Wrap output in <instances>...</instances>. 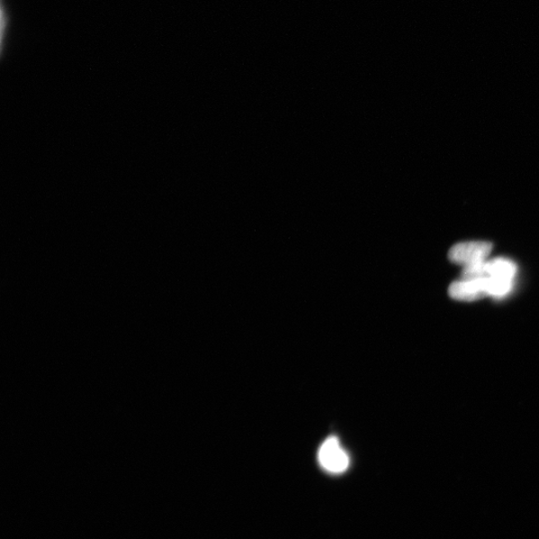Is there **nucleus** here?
I'll return each instance as SVG.
<instances>
[{
    "label": "nucleus",
    "instance_id": "nucleus-1",
    "mask_svg": "<svg viewBox=\"0 0 539 539\" xmlns=\"http://www.w3.org/2000/svg\"><path fill=\"white\" fill-rule=\"evenodd\" d=\"M491 251L492 245L489 242H463L453 247L449 257L452 262L468 267L472 265L486 262Z\"/></svg>",
    "mask_w": 539,
    "mask_h": 539
},
{
    "label": "nucleus",
    "instance_id": "nucleus-2",
    "mask_svg": "<svg viewBox=\"0 0 539 539\" xmlns=\"http://www.w3.org/2000/svg\"><path fill=\"white\" fill-rule=\"evenodd\" d=\"M319 462L322 467L332 473H342L348 470L350 458L337 437L331 436L319 447Z\"/></svg>",
    "mask_w": 539,
    "mask_h": 539
},
{
    "label": "nucleus",
    "instance_id": "nucleus-3",
    "mask_svg": "<svg viewBox=\"0 0 539 539\" xmlns=\"http://www.w3.org/2000/svg\"><path fill=\"white\" fill-rule=\"evenodd\" d=\"M489 277L454 282L450 286V296L458 301H474L488 295Z\"/></svg>",
    "mask_w": 539,
    "mask_h": 539
},
{
    "label": "nucleus",
    "instance_id": "nucleus-4",
    "mask_svg": "<svg viewBox=\"0 0 539 539\" xmlns=\"http://www.w3.org/2000/svg\"><path fill=\"white\" fill-rule=\"evenodd\" d=\"M517 273L516 263L505 258L488 261V276L515 280Z\"/></svg>",
    "mask_w": 539,
    "mask_h": 539
},
{
    "label": "nucleus",
    "instance_id": "nucleus-5",
    "mask_svg": "<svg viewBox=\"0 0 539 539\" xmlns=\"http://www.w3.org/2000/svg\"><path fill=\"white\" fill-rule=\"evenodd\" d=\"M514 280L489 277L488 295L495 298H504L513 290Z\"/></svg>",
    "mask_w": 539,
    "mask_h": 539
},
{
    "label": "nucleus",
    "instance_id": "nucleus-6",
    "mask_svg": "<svg viewBox=\"0 0 539 539\" xmlns=\"http://www.w3.org/2000/svg\"><path fill=\"white\" fill-rule=\"evenodd\" d=\"M0 18H2V45L4 48L6 32L8 31L9 23H11V15H9L4 0L2 2V13H0Z\"/></svg>",
    "mask_w": 539,
    "mask_h": 539
}]
</instances>
